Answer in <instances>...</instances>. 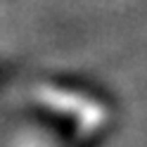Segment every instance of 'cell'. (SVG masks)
Here are the masks:
<instances>
[{
  "label": "cell",
  "mask_w": 147,
  "mask_h": 147,
  "mask_svg": "<svg viewBox=\"0 0 147 147\" xmlns=\"http://www.w3.org/2000/svg\"><path fill=\"white\" fill-rule=\"evenodd\" d=\"M31 97L45 109L55 112L57 116L71 119L76 126L78 135H93L109 121V109L95 97H88L83 93H74V90H64L57 86L40 83L31 90Z\"/></svg>",
  "instance_id": "6da1fadb"
}]
</instances>
